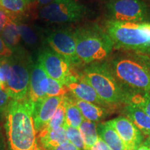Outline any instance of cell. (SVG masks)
I'll return each instance as SVG.
<instances>
[{
	"label": "cell",
	"mask_w": 150,
	"mask_h": 150,
	"mask_svg": "<svg viewBox=\"0 0 150 150\" xmlns=\"http://www.w3.org/2000/svg\"><path fill=\"white\" fill-rule=\"evenodd\" d=\"M65 123V106L63 102L61 103L56 110V111L53 117L51 118L50 122L47 124L45 127L41 130L40 132H47V131L56 130L61 127L64 126ZM39 133V132H38Z\"/></svg>",
	"instance_id": "24"
},
{
	"label": "cell",
	"mask_w": 150,
	"mask_h": 150,
	"mask_svg": "<svg viewBox=\"0 0 150 150\" xmlns=\"http://www.w3.org/2000/svg\"><path fill=\"white\" fill-rule=\"evenodd\" d=\"M47 150H80V149H78V148L75 147L73 144L69 142H67V143L57 146V147L52 148V149H47Z\"/></svg>",
	"instance_id": "32"
},
{
	"label": "cell",
	"mask_w": 150,
	"mask_h": 150,
	"mask_svg": "<svg viewBox=\"0 0 150 150\" xmlns=\"http://www.w3.org/2000/svg\"><path fill=\"white\" fill-rule=\"evenodd\" d=\"M63 97H47L33 106V120L35 131L42 130L63 102Z\"/></svg>",
	"instance_id": "14"
},
{
	"label": "cell",
	"mask_w": 150,
	"mask_h": 150,
	"mask_svg": "<svg viewBox=\"0 0 150 150\" xmlns=\"http://www.w3.org/2000/svg\"><path fill=\"white\" fill-rule=\"evenodd\" d=\"M0 89H1V90H3V91H4V86L3 82H2V81H1V77H0Z\"/></svg>",
	"instance_id": "36"
},
{
	"label": "cell",
	"mask_w": 150,
	"mask_h": 150,
	"mask_svg": "<svg viewBox=\"0 0 150 150\" xmlns=\"http://www.w3.org/2000/svg\"><path fill=\"white\" fill-rule=\"evenodd\" d=\"M86 13V7L77 0H54L41 8L39 16L52 23L79 21Z\"/></svg>",
	"instance_id": "8"
},
{
	"label": "cell",
	"mask_w": 150,
	"mask_h": 150,
	"mask_svg": "<svg viewBox=\"0 0 150 150\" xmlns=\"http://www.w3.org/2000/svg\"><path fill=\"white\" fill-rule=\"evenodd\" d=\"M0 37L13 51L15 52L19 50L18 45L21 40V36L16 20H11L5 26L0 33Z\"/></svg>",
	"instance_id": "20"
},
{
	"label": "cell",
	"mask_w": 150,
	"mask_h": 150,
	"mask_svg": "<svg viewBox=\"0 0 150 150\" xmlns=\"http://www.w3.org/2000/svg\"><path fill=\"white\" fill-rule=\"evenodd\" d=\"M63 127L66 131V135L69 142L80 150H84V147H85L84 142L79 129L73 128L66 125H64Z\"/></svg>",
	"instance_id": "27"
},
{
	"label": "cell",
	"mask_w": 150,
	"mask_h": 150,
	"mask_svg": "<svg viewBox=\"0 0 150 150\" xmlns=\"http://www.w3.org/2000/svg\"><path fill=\"white\" fill-rule=\"evenodd\" d=\"M105 26L114 47L140 53L150 52V22L108 20Z\"/></svg>",
	"instance_id": "5"
},
{
	"label": "cell",
	"mask_w": 150,
	"mask_h": 150,
	"mask_svg": "<svg viewBox=\"0 0 150 150\" xmlns=\"http://www.w3.org/2000/svg\"><path fill=\"white\" fill-rule=\"evenodd\" d=\"M82 76L105 103L112 106L127 104L128 89L118 81L106 61L91 63L84 68Z\"/></svg>",
	"instance_id": "3"
},
{
	"label": "cell",
	"mask_w": 150,
	"mask_h": 150,
	"mask_svg": "<svg viewBox=\"0 0 150 150\" xmlns=\"http://www.w3.org/2000/svg\"><path fill=\"white\" fill-rule=\"evenodd\" d=\"M0 150H2V146H1V142H0Z\"/></svg>",
	"instance_id": "37"
},
{
	"label": "cell",
	"mask_w": 150,
	"mask_h": 150,
	"mask_svg": "<svg viewBox=\"0 0 150 150\" xmlns=\"http://www.w3.org/2000/svg\"><path fill=\"white\" fill-rule=\"evenodd\" d=\"M74 35L76 56L86 64L104 61L114 48L108 33L97 24L79 28Z\"/></svg>",
	"instance_id": "4"
},
{
	"label": "cell",
	"mask_w": 150,
	"mask_h": 150,
	"mask_svg": "<svg viewBox=\"0 0 150 150\" xmlns=\"http://www.w3.org/2000/svg\"><path fill=\"white\" fill-rule=\"evenodd\" d=\"M106 122L119 135L125 150H136L143 141V135L127 117L119 116Z\"/></svg>",
	"instance_id": "11"
},
{
	"label": "cell",
	"mask_w": 150,
	"mask_h": 150,
	"mask_svg": "<svg viewBox=\"0 0 150 150\" xmlns=\"http://www.w3.org/2000/svg\"><path fill=\"white\" fill-rule=\"evenodd\" d=\"M32 67L30 59L20 49L11 57L0 59V77L4 91L12 100L22 101L27 98Z\"/></svg>",
	"instance_id": "2"
},
{
	"label": "cell",
	"mask_w": 150,
	"mask_h": 150,
	"mask_svg": "<svg viewBox=\"0 0 150 150\" xmlns=\"http://www.w3.org/2000/svg\"><path fill=\"white\" fill-rule=\"evenodd\" d=\"M143 145H145V146H147V147H149V149H150V135H149V136H147V139H146L145 141L144 142Z\"/></svg>",
	"instance_id": "34"
},
{
	"label": "cell",
	"mask_w": 150,
	"mask_h": 150,
	"mask_svg": "<svg viewBox=\"0 0 150 150\" xmlns=\"http://www.w3.org/2000/svg\"><path fill=\"white\" fill-rule=\"evenodd\" d=\"M38 62L49 77L59 81L63 83L72 74V64L70 61L51 49L41 51L38 55Z\"/></svg>",
	"instance_id": "10"
},
{
	"label": "cell",
	"mask_w": 150,
	"mask_h": 150,
	"mask_svg": "<svg viewBox=\"0 0 150 150\" xmlns=\"http://www.w3.org/2000/svg\"><path fill=\"white\" fill-rule=\"evenodd\" d=\"M14 52L6 45L4 41L0 37V59L1 58H8L13 55Z\"/></svg>",
	"instance_id": "30"
},
{
	"label": "cell",
	"mask_w": 150,
	"mask_h": 150,
	"mask_svg": "<svg viewBox=\"0 0 150 150\" xmlns=\"http://www.w3.org/2000/svg\"><path fill=\"white\" fill-rule=\"evenodd\" d=\"M123 110L125 116L134 123L143 136H149L150 117L149 115L140 108L129 104H127Z\"/></svg>",
	"instance_id": "16"
},
{
	"label": "cell",
	"mask_w": 150,
	"mask_h": 150,
	"mask_svg": "<svg viewBox=\"0 0 150 150\" xmlns=\"http://www.w3.org/2000/svg\"><path fill=\"white\" fill-rule=\"evenodd\" d=\"M37 135L41 150L50 149L69 142L64 127L47 132H39Z\"/></svg>",
	"instance_id": "15"
},
{
	"label": "cell",
	"mask_w": 150,
	"mask_h": 150,
	"mask_svg": "<svg viewBox=\"0 0 150 150\" xmlns=\"http://www.w3.org/2000/svg\"><path fill=\"white\" fill-rule=\"evenodd\" d=\"M149 1H150V0H149Z\"/></svg>",
	"instance_id": "39"
},
{
	"label": "cell",
	"mask_w": 150,
	"mask_h": 150,
	"mask_svg": "<svg viewBox=\"0 0 150 150\" xmlns=\"http://www.w3.org/2000/svg\"><path fill=\"white\" fill-rule=\"evenodd\" d=\"M118 81L131 89L150 93V65L135 56H119L110 62Z\"/></svg>",
	"instance_id": "6"
},
{
	"label": "cell",
	"mask_w": 150,
	"mask_h": 150,
	"mask_svg": "<svg viewBox=\"0 0 150 150\" xmlns=\"http://www.w3.org/2000/svg\"><path fill=\"white\" fill-rule=\"evenodd\" d=\"M18 24V28L21 39L24 41V42L32 47H35L38 45L39 37L36 31H35L32 27L27 24Z\"/></svg>",
	"instance_id": "25"
},
{
	"label": "cell",
	"mask_w": 150,
	"mask_h": 150,
	"mask_svg": "<svg viewBox=\"0 0 150 150\" xmlns=\"http://www.w3.org/2000/svg\"><path fill=\"white\" fill-rule=\"evenodd\" d=\"M136 150H150V149L149 147H147V146L142 145H140V147Z\"/></svg>",
	"instance_id": "35"
},
{
	"label": "cell",
	"mask_w": 150,
	"mask_h": 150,
	"mask_svg": "<svg viewBox=\"0 0 150 150\" xmlns=\"http://www.w3.org/2000/svg\"><path fill=\"white\" fill-rule=\"evenodd\" d=\"M33 106L27 98L11 100L6 110L8 150H41L33 120Z\"/></svg>",
	"instance_id": "1"
},
{
	"label": "cell",
	"mask_w": 150,
	"mask_h": 150,
	"mask_svg": "<svg viewBox=\"0 0 150 150\" xmlns=\"http://www.w3.org/2000/svg\"><path fill=\"white\" fill-rule=\"evenodd\" d=\"M97 127L96 122L86 120L85 119L79 127V130L84 142V149L92 147L98 140L99 136Z\"/></svg>",
	"instance_id": "22"
},
{
	"label": "cell",
	"mask_w": 150,
	"mask_h": 150,
	"mask_svg": "<svg viewBox=\"0 0 150 150\" xmlns=\"http://www.w3.org/2000/svg\"><path fill=\"white\" fill-rule=\"evenodd\" d=\"M106 8L112 21L150 22V8L143 0H110Z\"/></svg>",
	"instance_id": "7"
},
{
	"label": "cell",
	"mask_w": 150,
	"mask_h": 150,
	"mask_svg": "<svg viewBox=\"0 0 150 150\" xmlns=\"http://www.w3.org/2000/svg\"><path fill=\"white\" fill-rule=\"evenodd\" d=\"M35 0H1V6L9 13L16 16L22 14Z\"/></svg>",
	"instance_id": "23"
},
{
	"label": "cell",
	"mask_w": 150,
	"mask_h": 150,
	"mask_svg": "<svg viewBox=\"0 0 150 150\" xmlns=\"http://www.w3.org/2000/svg\"><path fill=\"white\" fill-rule=\"evenodd\" d=\"M12 100L8 94L3 90L0 89V117L5 113L9 103Z\"/></svg>",
	"instance_id": "29"
},
{
	"label": "cell",
	"mask_w": 150,
	"mask_h": 150,
	"mask_svg": "<svg viewBox=\"0 0 150 150\" xmlns=\"http://www.w3.org/2000/svg\"><path fill=\"white\" fill-rule=\"evenodd\" d=\"M46 41L50 49L70 61L72 65L80 63L76 53L74 31L67 29H56L48 33Z\"/></svg>",
	"instance_id": "9"
},
{
	"label": "cell",
	"mask_w": 150,
	"mask_h": 150,
	"mask_svg": "<svg viewBox=\"0 0 150 150\" xmlns=\"http://www.w3.org/2000/svg\"><path fill=\"white\" fill-rule=\"evenodd\" d=\"M84 150H112L102 138L99 137L97 141L92 147L86 148Z\"/></svg>",
	"instance_id": "31"
},
{
	"label": "cell",
	"mask_w": 150,
	"mask_h": 150,
	"mask_svg": "<svg viewBox=\"0 0 150 150\" xmlns=\"http://www.w3.org/2000/svg\"><path fill=\"white\" fill-rule=\"evenodd\" d=\"M70 93L69 90L59 81L49 77L47 97H63Z\"/></svg>",
	"instance_id": "26"
},
{
	"label": "cell",
	"mask_w": 150,
	"mask_h": 150,
	"mask_svg": "<svg viewBox=\"0 0 150 150\" xmlns=\"http://www.w3.org/2000/svg\"><path fill=\"white\" fill-rule=\"evenodd\" d=\"M0 6H1V0H0Z\"/></svg>",
	"instance_id": "38"
},
{
	"label": "cell",
	"mask_w": 150,
	"mask_h": 150,
	"mask_svg": "<svg viewBox=\"0 0 150 150\" xmlns=\"http://www.w3.org/2000/svg\"><path fill=\"white\" fill-rule=\"evenodd\" d=\"M75 104L79 108L84 119L93 122H97L104 119L107 115V108L98 105L80 100L76 97H72Z\"/></svg>",
	"instance_id": "17"
},
{
	"label": "cell",
	"mask_w": 150,
	"mask_h": 150,
	"mask_svg": "<svg viewBox=\"0 0 150 150\" xmlns=\"http://www.w3.org/2000/svg\"><path fill=\"white\" fill-rule=\"evenodd\" d=\"M63 84L76 99L106 108H110L98 96L93 88L84 79L82 74L75 75L72 73L65 80Z\"/></svg>",
	"instance_id": "12"
},
{
	"label": "cell",
	"mask_w": 150,
	"mask_h": 150,
	"mask_svg": "<svg viewBox=\"0 0 150 150\" xmlns=\"http://www.w3.org/2000/svg\"><path fill=\"white\" fill-rule=\"evenodd\" d=\"M13 20H16L15 16L9 13L2 7L0 6V33L5 26Z\"/></svg>",
	"instance_id": "28"
},
{
	"label": "cell",
	"mask_w": 150,
	"mask_h": 150,
	"mask_svg": "<svg viewBox=\"0 0 150 150\" xmlns=\"http://www.w3.org/2000/svg\"><path fill=\"white\" fill-rule=\"evenodd\" d=\"M63 104L65 106V123L67 126L79 129L81 124L84 120L79 108L73 101L72 97L65 95L63 97Z\"/></svg>",
	"instance_id": "19"
},
{
	"label": "cell",
	"mask_w": 150,
	"mask_h": 150,
	"mask_svg": "<svg viewBox=\"0 0 150 150\" xmlns=\"http://www.w3.org/2000/svg\"><path fill=\"white\" fill-rule=\"evenodd\" d=\"M127 104L140 108L150 117V93L149 92L134 89L131 91L128 90Z\"/></svg>",
	"instance_id": "21"
},
{
	"label": "cell",
	"mask_w": 150,
	"mask_h": 150,
	"mask_svg": "<svg viewBox=\"0 0 150 150\" xmlns=\"http://www.w3.org/2000/svg\"><path fill=\"white\" fill-rule=\"evenodd\" d=\"M97 134L112 150H125L122 140L115 129L106 122L97 125Z\"/></svg>",
	"instance_id": "18"
},
{
	"label": "cell",
	"mask_w": 150,
	"mask_h": 150,
	"mask_svg": "<svg viewBox=\"0 0 150 150\" xmlns=\"http://www.w3.org/2000/svg\"><path fill=\"white\" fill-rule=\"evenodd\" d=\"M54 0H35V1L38 4V5L42 7L48 5L49 4L52 2Z\"/></svg>",
	"instance_id": "33"
},
{
	"label": "cell",
	"mask_w": 150,
	"mask_h": 150,
	"mask_svg": "<svg viewBox=\"0 0 150 150\" xmlns=\"http://www.w3.org/2000/svg\"><path fill=\"white\" fill-rule=\"evenodd\" d=\"M48 84L49 76L37 61L31 68L27 95V99L33 106L47 97Z\"/></svg>",
	"instance_id": "13"
}]
</instances>
